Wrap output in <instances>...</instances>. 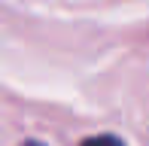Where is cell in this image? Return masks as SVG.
Listing matches in <instances>:
<instances>
[{"instance_id": "6da1fadb", "label": "cell", "mask_w": 149, "mask_h": 146, "mask_svg": "<svg viewBox=\"0 0 149 146\" xmlns=\"http://www.w3.org/2000/svg\"><path fill=\"white\" fill-rule=\"evenodd\" d=\"M82 146H125V140H119L113 134H97V137H85Z\"/></svg>"}, {"instance_id": "7a4b0ae2", "label": "cell", "mask_w": 149, "mask_h": 146, "mask_svg": "<svg viewBox=\"0 0 149 146\" xmlns=\"http://www.w3.org/2000/svg\"><path fill=\"white\" fill-rule=\"evenodd\" d=\"M22 146H43V143H40V140H24Z\"/></svg>"}]
</instances>
